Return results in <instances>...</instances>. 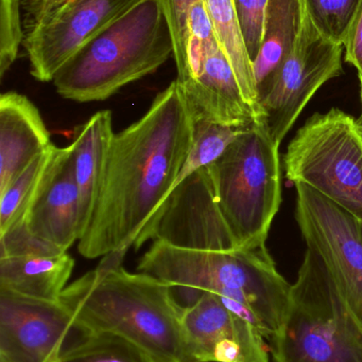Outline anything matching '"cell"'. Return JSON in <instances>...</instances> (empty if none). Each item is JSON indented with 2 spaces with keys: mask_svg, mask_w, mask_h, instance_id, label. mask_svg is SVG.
<instances>
[{
  "mask_svg": "<svg viewBox=\"0 0 362 362\" xmlns=\"http://www.w3.org/2000/svg\"><path fill=\"white\" fill-rule=\"evenodd\" d=\"M344 59L362 74V1L344 40Z\"/></svg>",
  "mask_w": 362,
  "mask_h": 362,
  "instance_id": "4316f807",
  "label": "cell"
},
{
  "mask_svg": "<svg viewBox=\"0 0 362 362\" xmlns=\"http://www.w3.org/2000/svg\"><path fill=\"white\" fill-rule=\"evenodd\" d=\"M295 219L308 248L318 253L362 325V221L298 183Z\"/></svg>",
  "mask_w": 362,
  "mask_h": 362,
  "instance_id": "9c48e42d",
  "label": "cell"
},
{
  "mask_svg": "<svg viewBox=\"0 0 362 362\" xmlns=\"http://www.w3.org/2000/svg\"><path fill=\"white\" fill-rule=\"evenodd\" d=\"M70 0H23V16L25 30L44 18Z\"/></svg>",
  "mask_w": 362,
  "mask_h": 362,
  "instance_id": "83f0119b",
  "label": "cell"
},
{
  "mask_svg": "<svg viewBox=\"0 0 362 362\" xmlns=\"http://www.w3.org/2000/svg\"><path fill=\"white\" fill-rule=\"evenodd\" d=\"M359 80H361V101H362V74H358ZM362 121V120H361Z\"/></svg>",
  "mask_w": 362,
  "mask_h": 362,
  "instance_id": "f1b7e54d",
  "label": "cell"
},
{
  "mask_svg": "<svg viewBox=\"0 0 362 362\" xmlns=\"http://www.w3.org/2000/svg\"><path fill=\"white\" fill-rule=\"evenodd\" d=\"M182 322L196 362H269L263 334L216 295L198 293L183 306Z\"/></svg>",
  "mask_w": 362,
  "mask_h": 362,
  "instance_id": "4fadbf2b",
  "label": "cell"
},
{
  "mask_svg": "<svg viewBox=\"0 0 362 362\" xmlns=\"http://www.w3.org/2000/svg\"><path fill=\"white\" fill-rule=\"evenodd\" d=\"M74 267L67 252L0 259V289L45 301H60Z\"/></svg>",
  "mask_w": 362,
  "mask_h": 362,
  "instance_id": "e0dca14e",
  "label": "cell"
},
{
  "mask_svg": "<svg viewBox=\"0 0 362 362\" xmlns=\"http://www.w3.org/2000/svg\"><path fill=\"white\" fill-rule=\"evenodd\" d=\"M344 45L323 35L306 11L295 46L259 93V103L276 144L285 139L315 93L344 74Z\"/></svg>",
  "mask_w": 362,
  "mask_h": 362,
  "instance_id": "ba28073f",
  "label": "cell"
},
{
  "mask_svg": "<svg viewBox=\"0 0 362 362\" xmlns=\"http://www.w3.org/2000/svg\"><path fill=\"white\" fill-rule=\"evenodd\" d=\"M83 334L61 301L0 289V362H59Z\"/></svg>",
  "mask_w": 362,
  "mask_h": 362,
  "instance_id": "7c38bea8",
  "label": "cell"
},
{
  "mask_svg": "<svg viewBox=\"0 0 362 362\" xmlns=\"http://www.w3.org/2000/svg\"><path fill=\"white\" fill-rule=\"evenodd\" d=\"M306 11L317 29L333 42L344 38L362 0H304Z\"/></svg>",
  "mask_w": 362,
  "mask_h": 362,
  "instance_id": "7402d4cb",
  "label": "cell"
},
{
  "mask_svg": "<svg viewBox=\"0 0 362 362\" xmlns=\"http://www.w3.org/2000/svg\"><path fill=\"white\" fill-rule=\"evenodd\" d=\"M287 180L307 185L362 221L359 121L338 108L315 114L297 132L284 158Z\"/></svg>",
  "mask_w": 362,
  "mask_h": 362,
  "instance_id": "52a82bcc",
  "label": "cell"
},
{
  "mask_svg": "<svg viewBox=\"0 0 362 362\" xmlns=\"http://www.w3.org/2000/svg\"><path fill=\"white\" fill-rule=\"evenodd\" d=\"M174 57L159 0H142L82 47L53 78L57 93L79 103L104 101L157 71Z\"/></svg>",
  "mask_w": 362,
  "mask_h": 362,
  "instance_id": "277c9868",
  "label": "cell"
},
{
  "mask_svg": "<svg viewBox=\"0 0 362 362\" xmlns=\"http://www.w3.org/2000/svg\"><path fill=\"white\" fill-rule=\"evenodd\" d=\"M114 136L112 112L100 110L79 127L70 144L72 170L80 193L82 236L95 210Z\"/></svg>",
  "mask_w": 362,
  "mask_h": 362,
  "instance_id": "2e32d148",
  "label": "cell"
},
{
  "mask_svg": "<svg viewBox=\"0 0 362 362\" xmlns=\"http://www.w3.org/2000/svg\"><path fill=\"white\" fill-rule=\"evenodd\" d=\"M272 355L276 362H362L361 322L308 247Z\"/></svg>",
  "mask_w": 362,
  "mask_h": 362,
  "instance_id": "5b68a950",
  "label": "cell"
},
{
  "mask_svg": "<svg viewBox=\"0 0 362 362\" xmlns=\"http://www.w3.org/2000/svg\"><path fill=\"white\" fill-rule=\"evenodd\" d=\"M197 1L199 0H159L174 40V59L178 78L186 72L189 13Z\"/></svg>",
  "mask_w": 362,
  "mask_h": 362,
  "instance_id": "cb8c5ba5",
  "label": "cell"
},
{
  "mask_svg": "<svg viewBox=\"0 0 362 362\" xmlns=\"http://www.w3.org/2000/svg\"><path fill=\"white\" fill-rule=\"evenodd\" d=\"M280 146L267 119L254 121L208 165L217 202L238 248L265 246L282 202Z\"/></svg>",
  "mask_w": 362,
  "mask_h": 362,
  "instance_id": "8992f818",
  "label": "cell"
},
{
  "mask_svg": "<svg viewBox=\"0 0 362 362\" xmlns=\"http://www.w3.org/2000/svg\"><path fill=\"white\" fill-rule=\"evenodd\" d=\"M242 37L251 61L256 59L263 44L268 0H234Z\"/></svg>",
  "mask_w": 362,
  "mask_h": 362,
  "instance_id": "d4e9b609",
  "label": "cell"
},
{
  "mask_svg": "<svg viewBox=\"0 0 362 362\" xmlns=\"http://www.w3.org/2000/svg\"><path fill=\"white\" fill-rule=\"evenodd\" d=\"M26 227L62 251L82 238L80 193L74 175L70 144L26 214Z\"/></svg>",
  "mask_w": 362,
  "mask_h": 362,
  "instance_id": "5bb4252c",
  "label": "cell"
},
{
  "mask_svg": "<svg viewBox=\"0 0 362 362\" xmlns=\"http://www.w3.org/2000/svg\"><path fill=\"white\" fill-rule=\"evenodd\" d=\"M304 0H268L261 50L253 62L259 93L295 46L305 19Z\"/></svg>",
  "mask_w": 362,
  "mask_h": 362,
  "instance_id": "ac0fdd59",
  "label": "cell"
},
{
  "mask_svg": "<svg viewBox=\"0 0 362 362\" xmlns=\"http://www.w3.org/2000/svg\"><path fill=\"white\" fill-rule=\"evenodd\" d=\"M195 141L176 81L140 120L115 134L95 210L78 250L86 259L128 252L164 206Z\"/></svg>",
  "mask_w": 362,
  "mask_h": 362,
  "instance_id": "6da1fadb",
  "label": "cell"
},
{
  "mask_svg": "<svg viewBox=\"0 0 362 362\" xmlns=\"http://www.w3.org/2000/svg\"><path fill=\"white\" fill-rule=\"evenodd\" d=\"M63 152L64 148L51 144L0 194V234L12 226L23 223Z\"/></svg>",
  "mask_w": 362,
  "mask_h": 362,
  "instance_id": "ffe728a7",
  "label": "cell"
},
{
  "mask_svg": "<svg viewBox=\"0 0 362 362\" xmlns=\"http://www.w3.org/2000/svg\"><path fill=\"white\" fill-rule=\"evenodd\" d=\"M359 129H361V134L362 137V121H359Z\"/></svg>",
  "mask_w": 362,
  "mask_h": 362,
  "instance_id": "f546056e",
  "label": "cell"
},
{
  "mask_svg": "<svg viewBox=\"0 0 362 362\" xmlns=\"http://www.w3.org/2000/svg\"><path fill=\"white\" fill-rule=\"evenodd\" d=\"M61 249L34 236L25 223L12 226L0 234V259L23 255H52L64 253Z\"/></svg>",
  "mask_w": 362,
  "mask_h": 362,
  "instance_id": "484cf974",
  "label": "cell"
},
{
  "mask_svg": "<svg viewBox=\"0 0 362 362\" xmlns=\"http://www.w3.org/2000/svg\"><path fill=\"white\" fill-rule=\"evenodd\" d=\"M59 362H154L142 349L118 336L85 333L72 342Z\"/></svg>",
  "mask_w": 362,
  "mask_h": 362,
  "instance_id": "44dd1931",
  "label": "cell"
},
{
  "mask_svg": "<svg viewBox=\"0 0 362 362\" xmlns=\"http://www.w3.org/2000/svg\"><path fill=\"white\" fill-rule=\"evenodd\" d=\"M125 251L104 255L96 269L64 289L60 301L84 333H108L135 344L154 362H196L174 288L123 267Z\"/></svg>",
  "mask_w": 362,
  "mask_h": 362,
  "instance_id": "7a4b0ae2",
  "label": "cell"
},
{
  "mask_svg": "<svg viewBox=\"0 0 362 362\" xmlns=\"http://www.w3.org/2000/svg\"><path fill=\"white\" fill-rule=\"evenodd\" d=\"M142 0H70L25 30L30 74L52 82L64 65L108 25Z\"/></svg>",
  "mask_w": 362,
  "mask_h": 362,
  "instance_id": "8fae6325",
  "label": "cell"
},
{
  "mask_svg": "<svg viewBox=\"0 0 362 362\" xmlns=\"http://www.w3.org/2000/svg\"><path fill=\"white\" fill-rule=\"evenodd\" d=\"M220 48L231 63L242 93L259 118H266L259 103L253 63L240 30L234 0H203ZM267 119V118H266Z\"/></svg>",
  "mask_w": 362,
  "mask_h": 362,
  "instance_id": "d6986e66",
  "label": "cell"
},
{
  "mask_svg": "<svg viewBox=\"0 0 362 362\" xmlns=\"http://www.w3.org/2000/svg\"><path fill=\"white\" fill-rule=\"evenodd\" d=\"M137 270L174 289L216 295L264 337L278 333L288 308L291 285L276 269L266 245L235 251L191 250L154 240Z\"/></svg>",
  "mask_w": 362,
  "mask_h": 362,
  "instance_id": "3957f363",
  "label": "cell"
},
{
  "mask_svg": "<svg viewBox=\"0 0 362 362\" xmlns=\"http://www.w3.org/2000/svg\"><path fill=\"white\" fill-rule=\"evenodd\" d=\"M52 144L38 107L21 93L0 97V194Z\"/></svg>",
  "mask_w": 362,
  "mask_h": 362,
  "instance_id": "9a60e30c",
  "label": "cell"
},
{
  "mask_svg": "<svg viewBox=\"0 0 362 362\" xmlns=\"http://www.w3.org/2000/svg\"><path fill=\"white\" fill-rule=\"evenodd\" d=\"M151 238L191 250H239L217 202L208 165L172 191L134 247L140 249Z\"/></svg>",
  "mask_w": 362,
  "mask_h": 362,
  "instance_id": "30bf717a",
  "label": "cell"
},
{
  "mask_svg": "<svg viewBox=\"0 0 362 362\" xmlns=\"http://www.w3.org/2000/svg\"><path fill=\"white\" fill-rule=\"evenodd\" d=\"M25 40L23 0H0V78L16 61Z\"/></svg>",
  "mask_w": 362,
  "mask_h": 362,
  "instance_id": "603a6c76",
  "label": "cell"
}]
</instances>
